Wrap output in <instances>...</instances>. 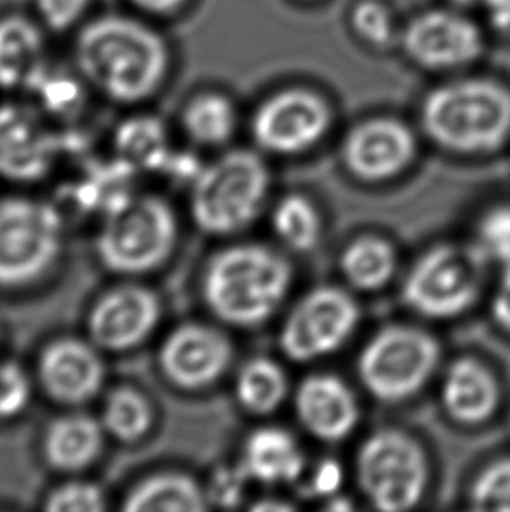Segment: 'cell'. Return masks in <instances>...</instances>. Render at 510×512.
<instances>
[{
    "label": "cell",
    "instance_id": "3",
    "mask_svg": "<svg viewBox=\"0 0 510 512\" xmlns=\"http://www.w3.org/2000/svg\"><path fill=\"white\" fill-rule=\"evenodd\" d=\"M179 242V219L156 194H119L105 205L97 256L105 270L142 277L163 268Z\"/></svg>",
    "mask_w": 510,
    "mask_h": 512
},
{
    "label": "cell",
    "instance_id": "4",
    "mask_svg": "<svg viewBox=\"0 0 510 512\" xmlns=\"http://www.w3.org/2000/svg\"><path fill=\"white\" fill-rule=\"evenodd\" d=\"M421 125L446 151H497L510 135L509 90L484 79L446 84L428 95L421 109Z\"/></svg>",
    "mask_w": 510,
    "mask_h": 512
},
{
    "label": "cell",
    "instance_id": "25",
    "mask_svg": "<svg viewBox=\"0 0 510 512\" xmlns=\"http://www.w3.org/2000/svg\"><path fill=\"white\" fill-rule=\"evenodd\" d=\"M235 395L240 408L250 415H271L289 395L287 374L276 360L254 357L236 373Z\"/></svg>",
    "mask_w": 510,
    "mask_h": 512
},
{
    "label": "cell",
    "instance_id": "27",
    "mask_svg": "<svg viewBox=\"0 0 510 512\" xmlns=\"http://www.w3.org/2000/svg\"><path fill=\"white\" fill-rule=\"evenodd\" d=\"M156 413L151 399L133 385H118L107 392L100 422L107 436L123 444H137L149 436Z\"/></svg>",
    "mask_w": 510,
    "mask_h": 512
},
{
    "label": "cell",
    "instance_id": "19",
    "mask_svg": "<svg viewBox=\"0 0 510 512\" xmlns=\"http://www.w3.org/2000/svg\"><path fill=\"white\" fill-rule=\"evenodd\" d=\"M441 402L449 418L460 425L476 427L486 423L500 404L497 378L476 357H460L442 378Z\"/></svg>",
    "mask_w": 510,
    "mask_h": 512
},
{
    "label": "cell",
    "instance_id": "9",
    "mask_svg": "<svg viewBox=\"0 0 510 512\" xmlns=\"http://www.w3.org/2000/svg\"><path fill=\"white\" fill-rule=\"evenodd\" d=\"M483 254L456 245L427 250L402 284L406 306L421 317L456 319L474 306L481 292Z\"/></svg>",
    "mask_w": 510,
    "mask_h": 512
},
{
    "label": "cell",
    "instance_id": "42",
    "mask_svg": "<svg viewBox=\"0 0 510 512\" xmlns=\"http://www.w3.org/2000/svg\"><path fill=\"white\" fill-rule=\"evenodd\" d=\"M254 509L255 511H275V509L290 511L294 507L287 504V502H262V504H255Z\"/></svg>",
    "mask_w": 510,
    "mask_h": 512
},
{
    "label": "cell",
    "instance_id": "11",
    "mask_svg": "<svg viewBox=\"0 0 510 512\" xmlns=\"http://www.w3.org/2000/svg\"><path fill=\"white\" fill-rule=\"evenodd\" d=\"M161 315V299L151 287L135 282L116 285L91 305L88 340L102 352H131L156 333Z\"/></svg>",
    "mask_w": 510,
    "mask_h": 512
},
{
    "label": "cell",
    "instance_id": "35",
    "mask_svg": "<svg viewBox=\"0 0 510 512\" xmlns=\"http://www.w3.org/2000/svg\"><path fill=\"white\" fill-rule=\"evenodd\" d=\"M353 28L373 46H386L393 39L392 16L376 2H364L355 7Z\"/></svg>",
    "mask_w": 510,
    "mask_h": 512
},
{
    "label": "cell",
    "instance_id": "16",
    "mask_svg": "<svg viewBox=\"0 0 510 512\" xmlns=\"http://www.w3.org/2000/svg\"><path fill=\"white\" fill-rule=\"evenodd\" d=\"M416 153L413 133L390 118L369 119L348 133L343 160L350 172L366 182H381L404 172Z\"/></svg>",
    "mask_w": 510,
    "mask_h": 512
},
{
    "label": "cell",
    "instance_id": "12",
    "mask_svg": "<svg viewBox=\"0 0 510 512\" xmlns=\"http://www.w3.org/2000/svg\"><path fill=\"white\" fill-rule=\"evenodd\" d=\"M233 355V343L221 329L205 322H186L166 334L159 346V371L172 387L200 392L222 380Z\"/></svg>",
    "mask_w": 510,
    "mask_h": 512
},
{
    "label": "cell",
    "instance_id": "32",
    "mask_svg": "<svg viewBox=\"0 0 510 512\" xmlns=\"http://www.w3.org/2000/svg\"><path fill=\"white\" fill-rule=\"evenodd\" d=\"M44 509L49 512H102L107 509V497L97 483L72 479L48 493Z\"/></svg>",
    "mask_w": 510,
    "mask_h": 512
},
{
    "label": "cell",
    "instance_id": "22",
    "mask_svg": "<svg viewBox=\"0 0 510 512\" xmlns=\"http://www.w3.org/2000/svg\"><path fill=\"white\" fill-rule=\"evenodd\" d=\"M240 467L262 485H289L303 476V450L287 430L261 427L243 444Z\"/></svg>",
    "mask_w": 510,
    "mask_h": 512
},
{
    "label": "cell",
    "instance_id": "36",
    "mask_svg": "<svg viewBox=\"0 0 510 512\" xmlns=\"http://www.w3.org/2000/svg\"><path fill=\"white\" fill-rule=\"evenodd\" d=\"M91 0H35L37 13L46 27L63 32L83 18Z\"/></svg>",
    "mask_w": 510,
    "mask_h": 512
},
{
    "label": "cell",
    "instance_id": "1",
    "mask_svg": "<svg viewBox=\"0 0 510 512\" xmlns=\"http://www.w3.org/2000/svg\"><path fill=\"white\" fill-rule=\"evenodd\" d=\"M81 76L116 104L154 97L170 70V51L154 28L125 14L91 21L76 41Z\"/></svg>",
    "mask_w": 510,
    "mask_h": 512
},
{
    "label": "cell",
    "instance_id": "7",
    "mask_svg": "<svg viewBox=\"0 0 510 512\" xmlns=\"http://www.w3.org/2000/svg\"><path fill=\"white\" fill-rule=\"evenodd\" d=\"M441 348L420 327L393 324L380 329L360 350V383L374 399L399 404L420 394L432 380Z\"/></svg>",
    "mask_w": 510,
    "mask_h": 512
},
{
    "label": "cell",
    "instance_id": "38",
    "mask_svg": "<svg viewBox=\"0 0 510 512\" xmlns=\"http://www.w3.org/2000/svg\"><path fill=\"white\" fill-rule=\"evenodd\" d=\"M343 483V469L334 460H325L318 464L315 472L311 474L310 481L306 485V492L317 499L331 500L339 492V486Z\"/></svg>",
    "mask_w": 510,
    "mask_h": 512
},
{
    "label": "cell",
    "instance_id": "17",
    "mask_svg": "<svg viewBox=\"0 0 510 512\" xmlns=\"http://www.w3.org/2000/svg\"><path fill=\"white\" fill-rule=\"evenodd\" d=\"M404 48L414 62L428 69H453L476 60L483 39L472 21L449 11H430L411 21Z\"/></svg>",
    "mask_w": 510,
    "mask_h": 512
},
{
    "label": "cell",
    "instance_id": "40",
    "mask_svg": "<svg viewBox=\"0 0 510 512\" xmlns=\"http://www.w3.org/2000/svg\"><path fill=\"white\" fill-rule=\"evenodd\" d=\"M133 6L151 14H172L179 11L187 0H130Z\"/></svg>",
    "mask_w": 510,
    "mask_h": 512
},
{
    "label": "cell",
    "instance_id": "5",
    "mask_svg": "<svg viewBox=\"0 0 510 512\" xmlns=\"http://www.w3.org/2000/svg\"><path fill=\"white\" fill-rule=\"evenodd\" d=\"M271 175L252 151H229L201 168L191 184L189 208L196 228L229 236L249 228L268 200Z\"/></svg>",
    "mask_w": 510,
    "mask_h": 512
},
{
    "label": "cell",
    "instance_id": "30",
    "mask_svg": "<svg viewBox=\"0 0 510 512\" xmlns=\"http://www.w3.org/2000/svg\"><path fill=\"white\" fill-rule=\"evenodd\" d=\"M469 502L474 511L510 512V457L498 458L477 474Z\"/></svg>",
    "mask_w": 510,
    "mask_h": 512
},
{
    "label": "cell",
    "instance_id": "18",
    "mask_svg": "<svg viewBox=\"0 0 510 512\" xmlns=\"http://www.w3.org/2000/svg\"><path fill=\"white\" fill-rule=\"evenodd\" d=\"M294 411L303 429L324 443L352 436L360 420L359 401L348 383L334 374H311L294 394Z\"/></svg>",
    "mask_w": 510,
    "mask_h": 512
},
{
    "label": "cell",
    "instance_id": "26",
    "mask_svg": "<svg viewBox=\"0 0 510 512\" xmlns=\"http://www.w3.org/2000/svg\"><path fill=\"white\" fill-rule=\"evenodd\" d=\"M346 282L359 291H380L397 271V252L381 236L366 235L353 240L339 261Z\"/></svg>",
    "mask_w": 510,
    "mask_h": 512
},
{
    "label": "cell",
    "instance_id": "21",
    "mask_svg": "<svg viewBox=\"0 0 510 512\" xmlns=\"http://www.w3.org/2000/svg\"><path fill=\"white\" fill-rule=\"evenodd\" d=\"M48 69V49L41 28L16 14L2 18L0 88L32 91Z\"/></svg>",
    "mask_w": 510,
    "mask_h": 512
},
{
    "label": "cell",
    "instance_id": "15",
    "mask_svg": "<svg viewBox=\"0 0 510 512\" xmlns=\"http://www.w3.org/2000/svg\"><path fill=\"white\" fill-rule=\"evenodd\" d=\"M62 140L25 105H0V179L34 184L55 167Z\"/></svg>",
    "mask_w": 510,
    "mask_h": 512
},
{
    "label": "cell",
    "instance_id": "33",
    "mask_svg": "<svg viewBox=\"0 0 510 512\" xmlns=\"http://www.w3.org/2000/svg\"><path fill=\"white\" fill-rule=\"evenodd\" d=\"M42 107L56 116H69L83 105V86L76 77L48 69L34 86Z\"/></svg>",
    "mask_w": 510,
    "mask_h": 512
},
{
    "label": "cell",
    "instance_id": "41",
    "mask_svg": "<svg viewBox=\"0 0 510 512\" xmlns=\"http://www.w3.org/2000/svg\"><path fill=\"white\" fill-rule=\"evenodd\" d=\"M493 21L498 28H510V0H497L493 6Z\"/></svg>",
    "mask_w": 510,
    "mask_h": 512
},
{
    "label": "cell",
    "instance_id": "10",
    "mask_svg": "<svg viewBox=\"0 0 510 512\" xmlns=\"http://www.w3.org/2000/svg\"><path fill=\"white\" fill-rule=\"evenodd\" d=\"M360 310L350 292L332 285L315 287L292 306L280 329V350L297 364L338 352L359 326Z\"/></svg>",
    "mask_w": 510,
    "mask_h": 512
},
{
    "label": "cell",
    "instance_id": "29",
    "mask_svg": "<svg viewBox=\"0 0 510 512\" xmlns=\"http://www.w3.org/2000/svg\"><path fill=\"white\" fill-rule=\"evenodd\" d=\"M271 226L276 238L294 252H310L322 236V217L306 196L289 194L276 203Z\"/></svg>",
    "mask_w": 510,
    "mask_h": 512
},
{
    "label": "cell",
    "instance_id": "39",
    "mask_svg": "<svg viewBox=\"0 0 510 512\" xmlns=\"http://www.w3.org/2000/svg\"><path fill=\"white\" fill-rule=\"evenodd\" d=\"M491 315L498 327L510 333V266L504 268V275L500 278L497 292L491 299Z\"/></svg>",
    "mask_w": 510,
    "mask_h": 512
},
{
    "label": "cell",
    "instance_id": "24",
    "mask_svg": "<svg viewBox=\"0 0 510 512\" xmlns=\"http://www.w3.org/2000/svg\"><path fill=\"white\" fill-rule=\"evenodd\" d=\"M114 147L118 158L144 172H163L173 154L161 119L145 114L125 119L118 126Z\"/></svg>",
    "mask_w": 510,
    "mask_h": 512
},
{
    "label": "cell",
    "instance_id": "43",
    "mask_svg": "<svg viewBox=\"0 0 510 512\" xmlns=\"http://www.w3.org/2000/svg\"><path fill=\"white\" fill-rule=\"evenodd\" d=\"M453 2L460 6H486L490 0H453Z\"/></svg>",
    "mask_w": 510,
    "mask_h": 512
},
{
    "label": "cell",
    "instance_id": "8",
    "mask_svg": "<svg viewBox=\"0 0 510 512\" xmlns=\"http://www.w3.org/2000/svg\"><path fill=\"white\" fill-rule=\"evenodd\" d=\"M360 492L385 512L411 511L428 488V458L421 444L399 429L376 430L355 458Z\"/></svg>",
    "mask_w": 510,
    "mask_h": 512
},
{
    "label": "cell",
    "instance_id": "28",
    "mask_svg": "<svg viewBox=\"0 0 510 512\" xmlns=\"http://www.w3.org/2000/svg\"><path fill=\"white\" fill-rule=\"evenodd\" d=\"M180 123L196 146L221 147L235 133V105L219 93H203L184 107Z\"/></svg>",
    "mask_w": 510,
    "mask_h": 512
},
{
    "label": "cell",
    "instance_id": "2",
    "mask_svg": "<svg viewBox=\"0 0 510 512\" xmlns=\"http://www.w3.org/2000/svg\"><path fill=\"white\" fill-rule=\"evenodd\" d=\"M289 261L259 243H238L215 254L203 271L201 294L215 319L254 329L282 306L292 285Z\"/></svg>",
    "mask_w": 510,
    "mask_h": 512
},
{
    "label": "cell",
    "instance_id": "13",
    "mask_svg": "<svg viewBox=\"0 0 510 512\" xmlns=\"http://www.w3.org/2000/svg\"><path fill=\"white\" fill-rule=\"evenodd\" d=\"M331 111L308 90H289L269 98L252 119L255 144L268 153L290 156L308 151L324 139Z\"/></svg>",
    "mask_w": 510,
    "mask_h": 512
},
{
    "label": "cell",
    "instance_id": "34",
    "mask_svg": "<svg viewBox=\"0 0 510 512\" xmlns=\"http://www.w3.org/2000/svg\"><path fill=\"white\" fill-rule=\"evenodd\" d=\"M32 399V380L13 360L0 362V420H11L28 408Z\"/></svg>",
    "mask_w": 510,
    "mask_h": 512
},
{
    "label": "cell",
    "instance_id": "20",
    "mask_svg": "<svg viewBox=\"0 0 510 512\" xmlns=\"http://www.w3.org/2000/svg\"><path fill=\"white\" fill-rule=\"evenodd\" d=\"M102 422L79 411L65 413L49 422L42 434L44 462L53 471L79 474L97 462L105 448Z\"/></svg>",
    "mask_w": 510,
    "mask_h": 512
},
{
    "label": "cell",
    "instance_id": "14",
    "mask_svg": "<svg viewBox=\"0 0 510 512\" xmlns=\"http://www.w3.org/2000/svg\"><path fill=\"white\" fill-rule=\"evenodd\" d=\"M93 341L62 336L44 345L37 359V381L49 401L81 408L102 394L105 362Z\"/></svg>",
    "mask_w": 510,
    "mask_h": 512
},
{
    "label": "cell",
    "instance_id": "23",
    "mask_svg": "<svg viewBox=\"0 0 510 512\" xmlns=\"http://www.w3.org/2000/svg\"><path fill=\"white\" fill-rule=\"evenodd\" d=\"M208 495L186 472L163 471L140 479L123 499L125 512H201L208 509Z\"/></svg>",
    "mask_w": 510,
    "mask_h": 512
},
{
    "label": "cell",
    "instance_id": "37",
    "mask_svg": "<svg viewBox=\"0 0 510 512\" xmlns=\"http://www.w3.org/2000/svg\"><path fill=\"white\" fill-rule=\"evenodd\" d=\"M249 476L243 472L242 467L238 469H222L217 472L208 490V500L215 502L222 507H235L242 502L243 488Z\"/></svg>",
    "mask_w": 510,
    "mask_h": 512
},
{
    "label": "cell",
    "instance_id": "6",
    "mask_svg": "<svg viewBox=\"0 0 510 512\" xmlns=\"http://www.w3.org/2000/svg\"><path fill=\"white\" fill-rule=\"evenodd\" d=\"M62 252L63 219L56 207L28 196L0 198V291L39 284Z\"/></svg>",
    "mask_w": 510,
    "mask_h": 512
},
{
    "label": "cell",
    "instance_id": "31",
    "mask_svg": "<svg viewBox=\"0 0 510 512\" xmlns=\"http://www.w3.org/2000/svg\"><path fill=\"white\" fill-rule=\"evenodd\" d=\"M477 250L484 259L510 266V205H497L477 222Z\"/></svg>",
    "mask_w": 510,
    "mask_h": 512
}]
</instances>
